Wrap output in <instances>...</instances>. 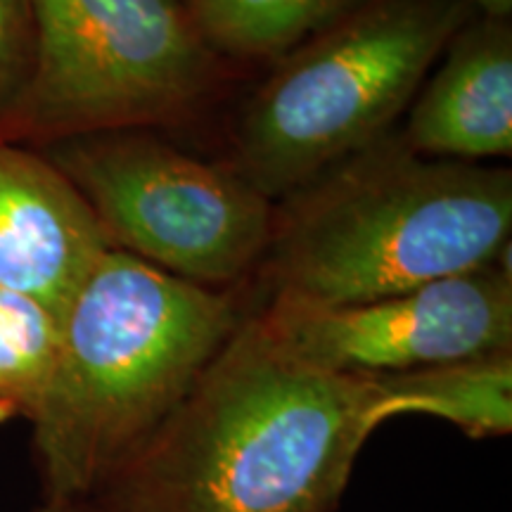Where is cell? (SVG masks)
I'll list each match as a JSON object with an SVG mask.
<instances>
[{
	"label": "cell",
	"mask_w": 512,
	"mask_h": 512,
	"mask_svg": "<svg viewBox=\"0 0 512 512\" xmlns=\"http://www.w3.org/2000/svg\"><path fill=\"white\" fill-rule=\"evenodd\" d=\"M60 320L0 287V418H29L53 370Z\"/></svg>",
	"instance_id": "7c38bea8"
},
{
	"label": "cell",
	"mask_w": 512,
	"mask_h": 512,
	"mask_svg": "<svg viewBox=\"0 0 512 512\" xmlns=\"http://www.w3.org/2000/svg\"><path fill=\"white\" fill-rule=\"evenodd\" d=\"M413 152L477 162L512 152V34L508 19L484 17L448 41L444 67L413 105Z\"/></svg>",
	"instance_id": "9c48e42d"
},
{
	"label": "cell",
	"mask_w": 512,
	"mask_h": 512,
	"mask_svg": "<svg viewBox=\"0 0 512 512\" xmlns=\"http://www.w3.org/2000/svg\"><path fill=\"white\" fill-rule=\"evenodd\" d=\"M273 209L271 299L347 306L489 266L512 230V174L382 136Z\"/></svg>",
	"instance_id": "3957f363"
},
{
	"label": "cell",
	"mask_w": 512,
	"mask_h": 512,
	"mask_svg": "<svg viewBox=\"0 0 512 512\" xmlns=\"http://www.w3.org/2000/svg\"><path fill=\"white\" fill-rule=\"evenodd\" d=\"M470 8H479L484 17L491 19H508L512 12V0H465Z\"/></svg>",
	"instance_id": "5bb4252c"
},
{
	"label": "cell",
	"mask_w": 512,
	"mask_h": 512,
	"mask_svg": "<svg viewBox=\"0 0 512 512\" xmlns=\"http://www.w3.org/2000/svg\"><path fill=\"white\" fill-rule=\"evenodd\" d=\"M470 12L465 0H373L337 19L254 95L235 174L283 200L387 136Z\"/></svg>",
	"instance_id": "277c9868"
},
{
	"label": "cell",
	"mask_w": 512,
	"mask_h": 512,
	"mask_svg": "<svg viewBox=\"0 0 512 512\" xmlns=\"http://www.w3.org/2000/svg\"><path fill=\"white\" fill-rule=\"evenodd\" d=\"M36 512H64V510L55 508V505H48V503H43V508H38Z\"/></svg>",
	"instance_id": "9a60e30c"
},
{
	"label": "cell",
	"mask_w": 512,
	"mask_h": 512,
	"mask_svg": "<svg viewBox=\"0 0 512 512\" xmlns=\"http://www.w3.org/2000/svg\"><path fill=\"white\" fill-rule=\"evenodd\" d=\"M60 510H62V508H60Z\"/></svg>",
	"instance_id": "2e32d148"
},
{
	"label": "cell",
	"mask_w": 512,
	"mask_h": 512,
	"mask_svg": "<svg viewBox=\"0 0 512 512\" xmlns=\"http://www.w3.org/2000/svg\"><path fill=\"white\" fill-rule=\"evenodd\" d=\"M501 254L489 266L375 302L316 306L271 299L256 316L299 361L347 377L501 354L512 347L510 261L503 264Z\"/></svg>",
	"instance_id": "52a82bcc"
},
{
	"label": "cell",
	"mask_w": 512,
	"mask_h": 512,
	"mask_svg": "<svg viewBox=\"0 0 512 512\" xmlns=\"http://www.w3.org/2000/svg\"><path fill=\"white\" fill-rule=\"evenodd\" d=\"M377 422L432 415L467 437H505L512 430V354H489L408 373L373 377Z\"/></svg>",
	"instance_id": "30bf717a"
},
{
	"label": "cell",
	"mask_w": 512,
	"mask_h": 512,
	"mask_svg": "<svg viewBox=\"0 0 512 512\" xmlns=\"http://www.w3.org/2000/svg\"><path fill=\"white\" fill-rule=\"evenodd\" d=\"M354 0H188V17L211 53L280 57L330 27Z\"/></svg>",
	"instance_id": "8fae6325"
},
{
	"label": "cell",
	"mask_w": 512,
	"mask_h": 512,
	"mask_svg": "<svg viewBox=\"0 0 512 512\" xmlns=\"http://www.w3.org/2000/svg\"><path fill=\"white\" fill-rule=\"evenodd\" d=\"M34 57L0 114V140L131 131L181 117L214 53L176 0H29Z\"/></svg>",
	"instance_id": "5b68a950"
},
{
	"label": "cell",
	"mask_w": 512,
	"mask_h": 512,
	"mask_svg": "<svg viewBox=\"0 0 512 512\" xmlns=\"http://www.w3.org/2000/svg\"><path fill=\"white\" fill-rule=\"evenodd\" d=\"M34 57V17L29 0H0V114L27 81Z\"/></svg>",
	"instance_id": "4fadbf2b"
},
{
	"label": "cell",
	"mask_w": 512,
	"mask_h": 512,
	"mask_svg": "<svg viewBox=\"0 0 512 512\" xmlns=\"http://www.w3.org/2000/svg\"><path fill=\"white\" fill-rule=\"evenodd\" d=\"M373 377L325 373L245 316L174 415L64 512H335L380 422Z\"/></svg>",
	"instance_id": "6da1fadb"
},
{
	"label": "cell",
	"mask_w": 512,
	"mask_h": 512,
	"mask_svg": "<svg viewBox=\"0 0 512 512\" xmlns=\"http://www.w3.org/2000/svg\"><path fill=\"white\" fill-rule=\"evenodd\" d=\"M112 245L50 159L0 140V287L62 320Z\"/></svg>",
	"instance_id": "ba28073f"
},
{
	"label": "cell",
	"mask_w": 512,
	"mask_h": 512,
	"mask_svg": "<svg viewBox=\"0 0 512 512\" xmlns=\"http://www.w3.org/2000/svg\"><path fill=\"white\" fill-rule=\"evenodd\" d=\"M238 304L110 249L60 320L31 408L46 503L72 508L174 415L242 323Z\"/></svg>",
	"instance_id": "7a4b0ae2"
},
{
	"label": "cell",
	"mask_w": 512,
	"mask_h": 512,
	"mask_svg": "<svg viewBox=\"0 0 512 512\" xmlns=\"http://www.w3.org/2000/svg\"><path fill=\"white\" fill-rule=\"evenodd\" d=\"M53 145L50 162L91 204L112 249L211 290L264 259L275 204L235 171L136 128Z\"/></svg>",
	"instance_id": "8992f818"
}]
</instances>
